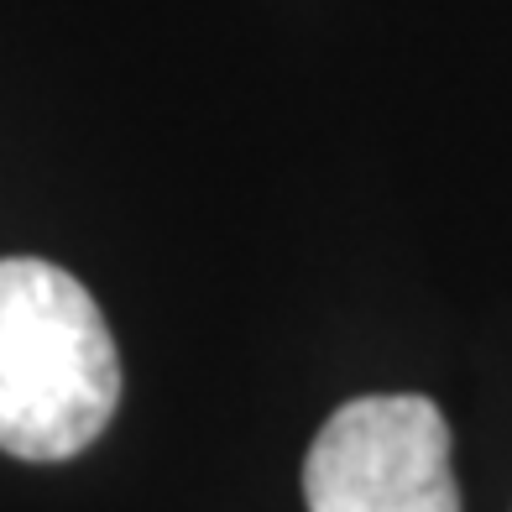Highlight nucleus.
<instances>
[{
  "label": "nucleus",
  "mask_w": 512,
  "mask_h": 512,
  "mask_svg": "<svg viewBox=\"0 0 512 512\" xmlns=\"http://www.w3.org/2000/svg\"><path fill=\"white\" fill-rule=\"evenodd\" d=\"M121 403L110 324L74 272L42 256H0V450L74 460Z\"/></svg>",
  "instance_id": "1"
},
{
  "label": "nucleus",
  "mask_w": 512,
  "mask_h": 512,
  "mask_svg": "<svg viewBox=\"0 0 512 512\" xmlns=\"http://www.w3.org/2000/svg\"><path fill=\"white\" fill-rule=\"evenodd\" d=\"M309 512H460L450 424L418 392H371L324 418L304 460Z\"/></svg>",
  "instance_id": "2"
}]
</instances>
